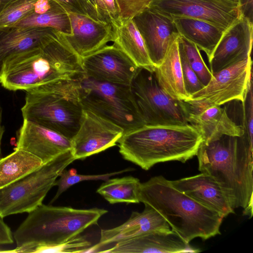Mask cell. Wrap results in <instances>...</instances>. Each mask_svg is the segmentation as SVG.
Instances as JSON below:
<instances>
[{
  "label": "cell",
  "instance_id": "obj_21",
  "mask_svg": "<svg viewBox=\"0 0 253 253\" xmlns=\"http://www.w3.org/2000/svg\"><path fill=\"white\" fill-rule=\"evenodd\" d=\"M188 107V123L200 132L204 142L215 140L223 135L240 137L244 135L243 126L230 119L226 108L218 105L201 109L189 105Z\"/></svg>",
  "mask_w": 253,
  "mask_h": 253
},
{
  "label": "cell",
  "instance_id": "obj_28",
  "mask_svg": "<svg viewBox=\"0 0 253 253\" xmlns=\"http://www.w3.org/2000/svg\"><path fill=\"white\" fill-rule=\"evenodd\" d=\"M12 26L47 27L53 28L63 34H72L68 13L55 0L47 11L42 13L33 11Z\"/></svg>",
  "mask_w": 253,
  "mask_h": 253
},
{
  "label": "cell",
  "instance_id": "obj_2",
  "mask_svg": "<svg viewBox=\"0 0 253 253\" xmlns=\"http://www.w3.org/2000/svg\"><path fill=\"white\" fill-rule=\"evenodd\" d=\"M84 76L81 58L59 32L44 46L6 61L0 73V84L8 90L26 91L54 81L81 80Z\"/></svg>",
  "mask_w": 253,
  "mask_h": 253
},
{
  "label": "cell",
  "instance_id": "obj_24",
  "mask_svg": "<svg viewBox=\"0 0 253 253\" xmlns=\"http://www.w3.org/2000/svg\"><path fill=\"white\" fill-rule=\"evenodd\" d=\"M173 21L179 34L203 50L209 62L224 31L197 19L180 17Z\"/></svg>",
  "mask_w": 253,
  "mask_h": 253
},
{
  "label": "cell",
  "instance_id": "obj_1",
  "mask_svg": "<svg viewBox=\"0 0 253 253\" xmlns=\"http://www.w3.org/2000/svg\"><path fill=\"white\" fill-rule=\"evenodd\" d=\"M253 145L242 136L223 135L201 144L196 156L201 172L218 184L230 207L252 217Z\"/></svg>",
  "mask_w": 253,
  "mask_h": 253
},
{
  "label": "cell",
  "instance_id": "obj_35",
  "mask_svg": "<svg viewBox=\"0 0 253 253\" xmlns=\"http://www.w3.org/2000/svg\"><path fill=\"white\" fill-rule=\"evenodd\" d=\"M183 79L185 90L190 97L193 94L202 89L205 86L188 63L182 50L179 48Z\"/></svg>",
  "mask_w": 253,
  "mask_h": 253
},
{
  "label": "cell",
  "instance_id": "obj_12",
  "mask_svg": "<svg viewBox=\"0 0 253 253\" xmlns=\"http://www.w3.org/2000/svg\"><path fill=\"white\" fill-rule=\"evenodd\" d=\"M124 133L122 127L83 109L79 127L71 139L75 160H83L114 146Z\"/></svg>",
  "mask_w": 253,
  "mask_h": 253
},
{
  "label": "cell",
  "instance_id": "obj_40",
  "mask_svg": "<svg viewBox=\"0 0 253 253\" xmlns=\"http://www.w3.org/2000/svg\"><path fill=\"white\" fill-rule=\"evenodd\" d=\"M4 132V126L2 125V108L0 104V159H1L2 157L1 153V140L3 136V135Z\"/></svg>",
  "mask_w": 253,
  "mask_h": 253
},
{
  "label": "cell",
  "instance_id": "obj_16",
  "mask_svg": "<svg viewBox=\"0 0 253 253\" xmlns=\"http://www.w3.org/2000/svg\"><path fill=\"white\" fill-rule=\"evenodd\" d=\"M72 34H63L69 47L81 58L113 42L112 25L85 15L68 13Z\"/></svg>",
  "mask_w": 253,
  "mask_h": 253
},
{
  "label": "cell",
  "instance_id": "obj_4",
  "mask_svg": "<svg viewBox=\"0 0 253 253\" xmlns=\"http://www.w3.org/2000/svg\"><path fill=\"white\" fill-rule=\"evenodd\" d=\"M203 141L191 125H148L126 132L118 141L123 158L147 170L168 161L185 163L196 156Z\"/></svg>",
  "mask_w": 253,
  "mask_h": 253
},
{
  "label": "cell",
  "instance_id": "obj_11",
  "mask_svg": "<svg viewBox=\"0 0 253 253\" xmlns=\"http://www.w3.org/2000/svg\"><path fill=\"white\" fill-rule=\"evenodd\" d=\"M148 6L172 20L197 19L223 31L242 16L239 0H151Z\"/></svg>",
  "mask_w": 253,
  "mask_h": 253
},
{
  "label": "cell",
  "instance_id": "obj_31",
  "mask_svg": "<svg viewBox=\"0 0 253 253\" xmlns=\"http://www.w3.org/2000/svg\"><path fill=\"white\" fill-rule=\"evenodd\" d=\"M38 0H11L0 8V28L12 26L34 11Z\"/></svg>",
  "mask_w": 253,
  "mask_h": 253
},
{
  "label": "cell",
  "instance_id": "obj_34",
  "mask_svg": "<svg viewBox=\"0 0 253 253\" xmlns=\"http://www.w3.org/2000/svg\"><path fill=\"white\" fill-rule=\"evenodd\" d=\"M67 13L83 14L99 21L93 0H54Z\"/></svg>",
  "mask_w": 253,
  "mask_h": 253
},
{
  "label": "cell",
  "instance_id": "obj_27",
  "mask_svg": "<svg viewBox=\"0 0 253 253\" xmlns=\"http://www.w3.org/2000/svg\"><path fill=\"white\" fill-rule=\"evenodd\" d=\"M141 183L139 179L132 176L109 178L100 186L96 192L111 204L139 203Z\"/></svg>",
  "mask_w": 253,
  "mask_h": 253
},
{
  "label": "cell",
  "instance_id": "obj_18",
  "mask_svg": "<svg viewBox=\"0 0 253 253\" xmlns=\"http://www.w3.org/2000/svg\"><path fill=\"white\" fill-rule=\"evenodd\" d=\"M200 251L192 247L172 230L152 231L138 237L114 244L102 253H197Z\"/></svg>",
  "mask_w": 253,
  "mask_h": 253
},
{
  "label": "cell",
  "instance_id": "obj_39",
  "mask_svg": "<svg viewBox=\"0 0 253 253\" xmlns=\"http://www.w3.org/2000/svg\"><path fill=\"white\" fill-rule=\"evenodd\" d=\"M239 1L242 16L253 23V0H239Z\"/></svg>",
  "mask_w": 253,
  "mask_h": 253
},
{
  "label": "cell",
  "instance_id": "obj_6",
  "mask_svg": "<svg viewBox=\"0 0 253 253\" xmlns=\"http://www.w3.org/2000/svg\"><path fill=\"white\" fill-rule=\"evenodd\" d=\"M80 81L59 80L26 91L21 109L23 120L71 139L79 127L83 111Z\"/></svg>",
  "mask_w": 253,
  "mask_h": 253
},
{
  "label": "cell",
  "instance_id": "obj_38",
  "mask_svg": "<svg viewBox=\"0 0 253 253\" xmlns=\"http://www.w3.org/2000/svg\"><path fill=\"white\" fill-rule=\"evenodd\" d=\"M14 241L13 233L10 227L0 215V246L12 244Z\"/></svg>",
  "mask_w": 253,
  "mask_h": 253
},
{
  "label": "cell",
  "instance_id": "obj_14",
  "mask_svg": "<svg viewBox=\"0 0 253 253\" xmlns=\"http://www.w3.org/2000/svg\"><path fill=\"white\" fill-rule=\"evenodd\" d=\"M132 19L143 39L152 63L155 67L159 66L172 38L178 34L173 20L149 6Z\"/></svg>",
  "mask_w": 253,
  "mask_h": 253
},
{
  "label": "cell",
  "instance_id": "obj_37",
  "mask_svg": "<svg viewBox=\"0 0 253 253\" xmlns=\"http://www.w3.org/2000/svg\"><path fill=\"white\" fill-rule=\"evenodd\" d=\"M118 5L121 21L132 18L147 7L151 0H116Z\"/></svg>",
  "mask_w": 253,
  "mask_h": 253
},
{
  "label": "cell",
  "instance_id": "obj_23",
  "mask_svg": "<svg viewBox=\"0 0 253 253\" xmlns=\"http://www.w3.org/2000/svg\"><path fill=\"white\" fill-rule=\"evenodd\" d=\"M179 33L172 38L162 63L155 67L154 73L162 89L172 98L186 102L190 96L183 82L178 45Z\"/></svg>",
  "mask_w": 253,
  "mask_h": 253
},
{
  "label": "cell",
  "instance_id": "obj_29",
  "mask_svg": "<svg viewBox=\"0 0 253 253\" xmlns=\"http://www.w3.org/2000/svg\"><path fill=\"white\" fill-rule=\"evenodd\" d=\"M132 169V168H127L119 171L105 174L87 175L78 173L76 169L74 168H71L69 170L65 169L55 181L54 186L58 187L57 191L50 204H51L55 201L68 188L80 182L88 180L105 181L113 176L131 171Z\"/></svg>",
  "mask_w": 253,
  "mask_h": 253
},
{
  "label": "cell",
  "instance_id": "obj_15",
  "mask_svg": "<svg viewBox=\"0 0 253 253\" xmlns=\"http://www.w3.org/2000/svg\"><path fill=\"white\" fill-rule=\"evenodd\" d=\"M253 37V23L242 16L223 33L209 62L211 73L251 56Z\"/></svg>",
  "mask_w": 253,
  "mask_h": 253
},
{
  "label": "cell",
  "instance_id": "obj_22",
  "mask_svg": "<svg viewBox=\"0 0 253 253\" xmlns=\"http://www.w3.org/2000/svg\"><path fill=\"white\" fill-rule=\"evenodd\" d=\"M170 181L174 188L223 217L234 213L218 184L206 173Z\"/></svg>",
  "mask_w": 253,
  "mask_h": 253
},
{
  "label": "cell",
  "instance_id": "obj_41",
  "mask_svg": "<svg viewBox=\"0 0 253 253\" xmlns=\"http://www.w3.org/2000/svg\"><path fill=\"white\" fill-rule=\"evenodd\" d=\"M11 0H0V8Z\"/></svg>",
  "mask_w": 253,
  "mask_h": 253
},
{
  "label": "cell",
  "instance_id": "obj_36",
  "mask_svg": "<svg viewBox=\"0 0 253 253\" xmlns=\"http://www.w3.org/2000/svg\"><path fill=\"white\" fill-rule=\"evenodd\" d=\"M253 80L250 82L244 102L243 126L244 135L249 142L253 145Z\"/></svg>",
  "mask_w": 253,
  "mask_h": 253
},
{
  "label": "cell",
  "instance_id": "obj_19",
  "mask_svg": "<svg viewBox=\"0 0 253 253\" xmlns=\"http://www.w3.org/2000/svg\"><path fill=\"white\" fill-rule=\"evenodd\" d=\"M59 32L47 27L0 28V73L8 59L44 46L56 37Z\"/></svg>",
  "mask_w": 253,
  "mask_h": 253
},
{
  "label": "cell",
  "instance_id": "obj_32",
  "mask_svg": "<svg viewBox=\"0 0 253 253\" xmlns=\"http://www.w3.org/2000/svg\"><path fill=\"white\" fill-rule=\"evenodd\" d=\"M90 247L91 243L84 236L79 235L60 244L37 246L29 253H86Z\"/></svg>",
  "mask_w": 253,
  "mask_h": 253
},
{
  "label": "cell",
  "instance_id": "obj_20",
  "mask_svg": "<svg viewBox=\"0 0 253 253\" xmlns=\"http://www.w3.org/2000/svg\"><path fill=\"white\" fill-rule=\"evenodd\" d=\"M144 205L142 212L133 211L122 224L111 229H102L98 244L90 247L88 252H93L101 246L128 240L152 231L170 229L168 222L157 211L148 205Z\"/></svg>",
  "mask_w": 253,
  "mask_h": 253
},
{
  "label": "cell",
  "instance_id": "obj_17",
  "mask_svg": "<svg viewBox=\"0 0 253 253\" xmlns=\"http://www.w3.org/2000/svg\"><path fill=\"white\" fill-rule=\"evenodd\" d=\"M15 149L27 151L46 164L71 150V139L54 130L23 120Z\"/></svg>",
  "mask_w": 253,
  "mask_h": 253
},
{
  "label": "cell",
  "instance_id": "obj_33",
  "mask_svg": "<svg viewBox=\"0 0 253 253\" xmlns=\"http://www.w3.org/2000/svg\"><path fill=\"white\" fill-rule=\"evenodd\" d=\"M99 21L112 27L121 22L120 10L116 0H93Z\"/></svg>",
  "mask_w": 253,
  "mask_h": 253
},
{
  "label": "cell",
  "instance_id": "obj_8",
  "mask_svg": "<svg viewBox=\"0 0 253 253\" xmlns=\"http://www.w3.org/2000/svg\"><path fill=\"white\" fill-rule=\"evenodd\" d=\"M74 161L71 151H68L0 189V215L4 218L29 213L42 204L61 173Z\"/></svg>",
  "mask_w": 253,
  "mask_h": 253
},
{
  "label": "cell",
  "instance_id": "obj_25",
  "mask_svg": "<svg viewBox=\"0 0 253 253\" xmlns=\"http://www.w3.org/2000/svg\"><path fill=\"white\" fill-rule=\"evenodd\" d=\"M113 42L139 68L154 71L143 39L132 19L121 21L113 27Z\"/></svg>",
  "mask_w": 253,
  "mask_h": 253
},
{
  "label": "cell",
  "instance_id": "obj_3",
  "mask_svg": "<svg viewBox=\"0 0 253 253\" xmlns=\"http://www.w3.org/2000/svg\"><path fill=\"white\" fill-rule=\"evenodd\" d=\"M139 199L157 211L171 230L187 242L220 234L224 217L174 188L162 175L141 183Z\"/></svg>",
  "mask_w": 253,
  "mask_h": 253
},
{
  "label": "cell",
  "instance_id": "obj_10",
  "mask_svg": "<svg viewBox=\"0 0 253 253\" xmlns=\"http://www.w3.org/2000/svg\"><path fill=\"white\" fill-rule=\"evenodd\" d=\"M252 63L250 56L212 74L208 84L185 102L196 109L221 106L233 100L243 103L252 80Z\"/></svg>",
  "mask_w": 253,
  "mask_h": 253
},
{
  "label": "cell",
  "instance_id": "obj_7",
  "mask_svg": "<svg viewBox=\"0 0 253 253\" xmlns=\"http://www.w3.org/2000/svg\"><path fill=\"white\" fill-rule=\"evenodd\" d=\"M80 85L83 109L119 126L124 133L144 125L130 85L98 82L84 76Z\"/></svg>",
  "mask_w": 253,
  "mask_h": 253
},
{
  "label": "cell",
  "instance_id": "obj_13",
  "mask_svg": "<svg viewBox=\"0 0 253 253\" xmlns=\"http://www.w3.org/2000/svg\"><path fill=\"white\" fill-rule=\"evenodd\" d=\"M84 76L93 80L130 85L138 67L113 43L81 58Z\"/></svg>",
  "mask_w": 253,
  "mask_h": 253
},
{
  "label": "cell",
  "instance_id": "obj_30",
  "mask_svg": "<svg viewBox=\"0 0 253 253\" xmlns=\"http://www.w3.org/2000/svg\"><path fill=\"white\" fill-rule=\"evenodd\" d=\"M177 40L178 47L183 52L190 66L205 86L211 80L212 74L205 63L199 49L194 43L180 35Z\"/></svg>",
  "mask_w": 253,
  "mask_h": 253
},
{
  "label": "cell",
  "instance_id": "obj_5",
  "mask_svg": "<svg viewBox=\"0 0 253 253\" xmlns=\"http://www.w3.org/2000/svg\"><path fill=\"white\" fill-rule=\"evenodd\" d=\"M107 212L103 209H77L42 204L28 213L13 233L17 247L12 253H29L39 245L65 242L96 224Z\"/></svg>",
  "mask_w": 253,
  "mask_h": 253
},
{
  "label": "cell",
  "instance_id": "obj_9",
  "mask_svg": "<svg viewBox=\"0 0 253 253\" xmlns=\"http://www.w3.org/2000/svg\"><path fill=\"white\" fill-rule=\"evenodd\" d=\"M130 86L144 125L189 124L188 104L166 93L159 85L154 71L139 68Z\"/></svg>",
  "mask_w": 253,
  "mask_h": 253
},
{
  "label": "cell",
  "instance_id": "obj_26",
  "mask_svg": "<svg viewBox=\"0 0 253 253\" xmlns=\"http://www.w3.org/2000/svg\"><path fill=\"white\" fill-rule=\"evenodd\" d=\"M44 164L34 155L20 149L0 159V189L27 175Z\"/></svg>",
  "mask_w": 253,
  "mask_h": 253
}]
</instances>
